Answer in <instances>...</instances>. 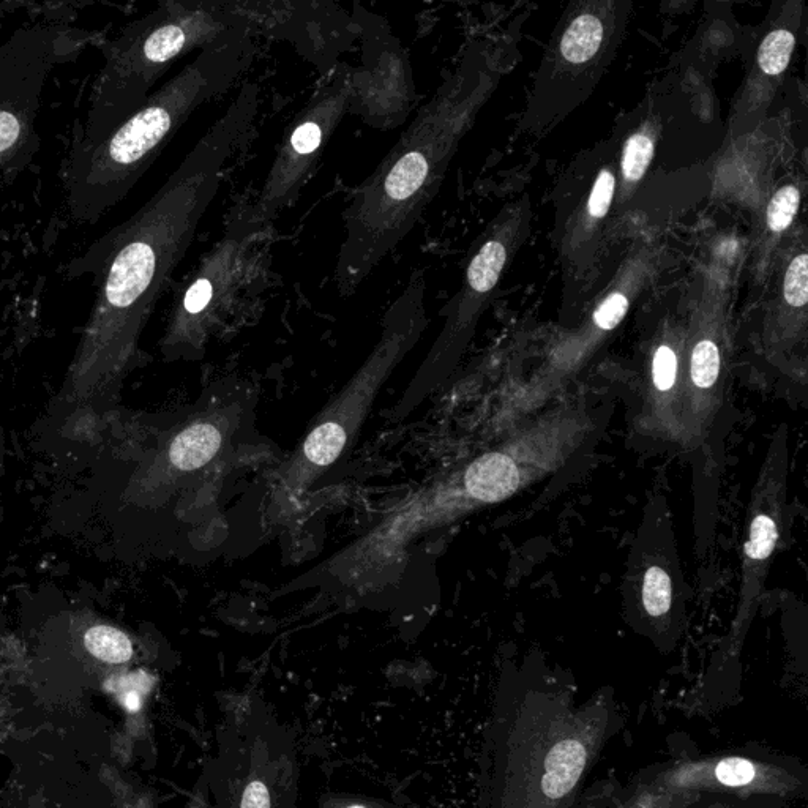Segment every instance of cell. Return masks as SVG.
<instances>
[{"instance_id":"ba28073f","label":"cell","mask_w":808,"mask_h":808,"mask_svg":"<svg viewBox=\"0 0 808 808\" xmlns=\"http://www.w3.org/2000/svg\"><path fill=\"white\" fill-rule=\"evenodd\" d=\"M70 40L60 27L38 26L0 48V176L26 160L43 83L51 68L65 60L64 45Z\"/></svg>"},{"instance_id":"277c9868","label":"cell","mask_w":808,"mask_h":808,"mask_svg":"<svg viewBox=\"0 0 808 808\" xmlns=\"http://www.w3.org/2000/svg\"><path fill=\"white\" fill-rule=\"evenodd\" d=\"M425 327V283L422 275L414 272L382 318L381 337L370 356L322 409L278 472V487L286 499L300 498L310 491L352 446L382 386L417 345Z\"/></svg>"},{"instance_id":"e0dca14e","label":"cell","mask_w":808,"mask_h":808,"mask_svg":"<svg viewBox=\"0 0 808 808\" xmlns=\"http://www.w3.org/2000/svg\"><path fill=\"white\" fill-rule=\"evenodd\" d=\"M794 43H796V38L790 30H774L767 35L764 42L761 43L760 54H758L761 70L771 76L785 72L786 67L790 64Z\"/></svg>"},{"instance_id":"30bf717a","label":"cell","mask_w":808,"mask_h":808,"mask_svg":"<svg viewBox=\"0 0 808 808\" xmlns=\"http://www.w3.org/2000/svg\"><path fill=\"white\" fill-rule=\"evenodd\" d=\"M786 428L775 434L772 449L767 453L749 507L747 542L742 559V584L734 630L745 632L760 602L769 564L777 550L782 531L786 499Z\"/></svg>"},{"instance_id":"5bb4252c","label":"cell","mask_w":808,"mask_h":808,"mask_svg":"<svg viewBox=\"0 0 808 808\" xmlns=\"http://www.w3.org/2000/svg\"><path fill=\"white\" fill-rule=\"evenodd\" d=\"M603 40V24L597 16L573 19L561 40V54L570 64H584L597 54Z\"/></svg>"},{"instance_id":"7a4b0ae2","label":"cell","mask_w":808,"mask_h":808,"mask_svg":"<svg viewBox=\"0 0 808 808\" xmlns=\"http://www.w3.org/2000/svg\"><path fill=\"white\" fill-rule=\"evenodd\" d=\"M256 38L255 27L245 26L202 48L119 127L95 143L73 144L62 176L68 215L94 225L124 201L191 114L247 73Z\"/></svg>"},{"instance_id":"484cf974","label":"cell","mask_w":808,"mask_h":808,"mask_svg":"<svg viewBox=\"0 0 808 808\" xmlns=\"http://www.w3.org/2000/svg\"><path fill=\"white\" fill-rule=\"evenodd\" d=\"M185 808H212V797L207 788L206 774H202L201 779L196 783L195 790L190 794Z\"/></svg>"},{"instance_id":"cb8c5ba5","label":"cell","mask_w":808,"mask_h":808,"mask_svg":"<svg viewBox=\"0 0 808 808\" xmlns=\"http://www.w3.org/2000/svg\"><path fill=\"white\" fill-rule=\"evenodd\" d=\"M614 187H616V179H614L613 173L608 169L600 171L599 177L592 187L591 196H589L588 209L592 218H603L608 214L611 201H613Z\"/></svg>"},{"instance_id":"d6986e66","label":"cell","mask_w":808,"mask_h":808,"mask_svg":"<svg viewBox=\"0 0 808 808\" xmlns=\"http://www.w3.org/2000/svg\"><path fill=\"white\" fill-rule=\"evenodd\" d=\"M152 685L154 679L150 678L149 674L139 671L114 678L108 682V689L116 693L120 703L130 714H138L143 709L144 696L150 692Z\"/></svg>"},{"instance_id":"44dd1931","label":"cell","mask_w":808,"mask_h":808,"mask_svg":"<svg viewBox=\"0 0 808 808\" xmlns=\"http://www.w3.org/2000/svg\"><path fill=\"white\" fill-rule=\"evenodd\" d=\"M717 782L728 788L753 785L758 779V766L745 758H725L714 767Z\"/></svg>"},{"instance_id":"9c48e42d","label":"cell","mask_w":808,"mask_h":808,"mask_svg":"<svg viewBox=\"0 0 808 808\" xmlns=\"http://www.w3.org/2000/svg\"><path fill=\"white\" fill-rule=\"evenodd\" d=\"M362 37V67L352 68L351 113L368 125L390 130L403 124L416 103L411 64L384 19L360 8L354 13Z\"/></svg>"},{"instance_id":"ac0fdd59","label":"cell","mask_w":808,"mask_h":808,"mask_svg":"<svg viewBox=\"0 0 808 808\" xmlns=\"http://www.w3.org/2000/svg\"><path fill=\"white\" fill-rule=\"evenodd\" d=\"M654 157V141L644 133H635L625 143L622 174L627 182H638L648 171Z\"/></svg>"},{"instance_id":"2e32d148","label":"cell","mask_w":808,"mask_h":808,"mask_svg":"<svg viewBox=\"0 0 808 808\" xmlns=\"http://www.w3.org/2000/svg\"><path fill=\"white\" fill-rule=\"evenodd\" d=\"M84 644L95 659L109 665H124L133 659V644L130 638L109 625H95L87 630Z\"/></svg>"},{"instance_id":"8992f818","label":"cell","mask_w":808,"mask_h":808,"mask_svg":"<svg viewBox=\"0 0 808 808\" xmlns=\"http://www.w3.org/2000/svg\"><path fill=\"white\" fill-rule=\"evenodd\" d=\"M351 98L352 67L340 62L322 76L315 94L286 128L258 198L247 204L251 218L262 229L267 231L296 201L315 171L322 150L351 109Z\"/></svg>"},{"instance_id":"3957f363","label":"cell","mask_w":808,"mask_h":808,"mask_svg":"<svg viewBox=\"0 0 808 808\" xmlns=\"http://www.w3.org/2000/svg\"><path fill=\"white\" fill-rule=\"evenodd\" d=\"M245 26L255 27L247 0H171L125 26L106 48L75 144L108 135L143 105L177 60Z\"/></svg>"},{"instance_id":"603a6c76","label":"cell","mask_w":808,"mask_h":808,"mask_svg":"<svg viewBox=\"0 0 808 808\" xmlns=\"http://www.w3.org/2000/svg\"><path fill=\"white\" fill-rule=\"evenodd\" d=\"M627 311H629L627 297L621 292H613L595 310V326L599 327L600 330L610 332V330L616 329L621 324L622 319L627 315Z\"/></svg>"},{"instance_id":"4fadbf2b","label":"cell","mask_w":808,"mask_h":808,"mask_svg":"<svg viewBox=\"0 0 808 808\" xmlns=\"http://www.w3.org/2000/svg\"><path fill=\"white\" fill-rule=\"evenodd\" d=\"M638 600L648 619L652 622L665 621L674 600L673 577L668 562L655 556L644 562L638 577Z\"/></svg>"},{"instance_id":"7402d4cb","label":"cell","mask_w":808,"mask_h":808,"mask_svg":"<svg viewBox=\"0 0 808 808\" xmlns=\"http://www.w3.org/2000/svg\"><path fill=\"white\" fill-rule=\"evenodd\" d=\"M785 299L791 307H804L808 300V256H796L785 277Z\"/></svg>"},{"instance_id":"ffe728a7","label":"cell","mask_w":808,"mask_h":808,"mask_svg":"<svg viewBox=\"0 0 808 808\" xmlns=\"http://www.w3.org/2000/svg\"><path fill=\"white\" fill-rule=\"evenodd\" d=\"M801 204V193L794 185L780 188L767 207V226L774 232L785 231L793 223Z\"/></svg>"},{"instance_id":"d4e9b609","label":"cell","mask_w":808,"mask_h":808,"mask_svg":"<svg viewBox=\"0 0 808 808\" xmlns=\"http://www.w3.org/2000/svg\"><path fill=\"white\" fill-rule=\"evenodd\" d=\"M319 808H398L389 802L379 801L375 797L357 796V794H326L321 797Z\"/></svg>"},{"instance_id":"8fae6325","label":"cell","mask_w":808,"mask_h":808,"mask_svg":"<svg viewBox=\"0 0 808 808\" xmlns=\"http://www.w3.org/2000/svg\"><path fill=\"white\" fill-rule=\"evenodd\" d=\"M256 34L292 43L322 75L332 70L338 56L359 37V24L332 2L248 0Z\"/></svg>"},{"instance_id":"7c38bea8","label":"cell","mask_w":808,"mask_h":808,"mask_svg":"<svg viewBox=\"0 0 808 808\" xmlns=\"http://www.w3.org/2000/svg\"><path fill=\"white\" fill-rule=\"evenodd\" d=\"M221 431L214 422L191 423L169 447V460L180 471H195L215 457L221 447Z\"/></svg>"},{"instance_id":"6da1fadb","label":"cell","mask_w":808,"mask_h":808,"mask_svg":"<svg viewBox=\"0 0 808 808\" xmlns=\"http://www.w3.org/2000/svg\"><path fill=\"white\" fill-rule=\"evenodd\" d=\"M244 83L176 171L136 214L68 264V277L92 275L97 296L76 359L79 381L114 376L135 354L139 335L169 278L187 255L226 169L244 149L261 103Z\"/></svg>"},{"instance_id":"52a82bcc","label":"cell","mask_w":808,"mask_h":808,"mask_svg":"<svg viewBox=\"0 0 808 808\" xmlns=\"http://www.w3.org/2000/svg\"><path fill=\"white\" fill-rule=\"evenodd\" d=\"M266 232L251 218L248 206L229 218L220 242L202 259L185 283L169 318L163 349L169 357H198L221 313L234 296L247 255Z\"/></svg>"},{"instance_id":"5b68a950","label":"cell","mask_w":808,"mask_h":808,"mask_svg":"<svg viewBox=\"0 0 808 808\" xmlns=\"http://www.w3.org/2000/svg\"><path fill=\"white\" fill-rule=\"evenodd\" d=\"M204 774L217 808H297L296 741L259 698L225 707L218 753Z\"/></svg>"},{"instance_id":"9a60e30c","label":"cell","mask_w":808,"mask_h":808,"mask_svg":"<svg viewBox=\"0 0 808 808\" xmlns=\"http://www.w3.org/2000/svg\"><path fill=\"white\" fill-rule=\"evenodd\" d=\"M507 261V251L498 240H488L477 251L466 270V283L479 294H487L498 285Z\"/></svg>"}]
</instances>
